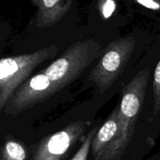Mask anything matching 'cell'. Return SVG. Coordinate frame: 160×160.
Masks as SVG:
<instances>
[{"label":"cell","mask_w":160,"mask_h":160,"mask_svg":"<svg viewBox=\"0 0 160 160\" xmlns=\"http://www.w3.org/2000/svg\"><path fill=\"white\" fill-rule=\"evenodd\" d=\"M38 8L35 25L38 28L51 27L59 22L67 14L72 0H32Z\"/></svg>","instance_id":"ba28073f"},{"label":"cell","mask_w":160,"mask_h":160,"mask_svg":"<svg viewBox=\"0 0 160 160\" xmlns=\"http://www.w3.org/2000/svg\"><path fill=\"white\" fill-rule=\"evenodd\" d=\"M90 123L72 122L64 129L42 139L36 147L33 160H62L66 153L83 137Z\"/></svg>","instance_id":"8992f818"},{"label":"cell","mask_w":160,"mask_h":160,"mask_svg":"<svg viewBox=\"0 0 160 160\" xmlns=\"http://www.w3.org/2000/svg\"><path fill=\"white\" fill-rule=\"evenodd\" d=\"M97 131V128L95 127L86 134V137L84 138L83 144L80 146L79 149L78 150V152L75 153L74 157L71 160H87L89 151L91 149V143H92L93 138Z\"/></svg>","instance_id":"8fae6325"},{"label":"cell","mask_w":160,"mask_h":160,"mask_svg":"<svg viewBox=\"0 0 160 160\" xmlns=\"http://www.w3.org/2000/svg\"><path fill=\"white\" fill-rule=\"evenodd\" d=\"M136 44V39L130 36L112 41L104 48L89 76V81L101 93L111 87L122 73Z\"/></svg>","instance_id":"277c9868"},{"label":"cell","mask_w":160,"mask_h":160,"mask_svg":"<svg viewBox=\"0 0 160 160\" xmlns=\"http://www.w3.org/2000/svg\"><path fill=\"white\" fill-rule=\"evenodd\" d=\"M27 150L24 145L10 139L6 141L2 149V160H27Z\"/></svg>","instance_id":"9c48e42d"},{"label":"cell","mask_w":160,"mask_h":160,"mask_svg":"<svg viewBox=\"0 0 160 160\" xmlns=\"http://www.w3.org/2000/svg\"><path fill=\"white\" fill-rule=\"evenodd\" d=\"M93 160H94V159H93Z\"/></svg>","instance_id":"2e32d148"},{"label":"cell","mask_w":160,"mask_h":160,"mask_svg":"<svg viewBox=\"0 0 160 160\" xmlns=\"http://www.w3.org/2000/svg\"><path fill=\"white\" fill-rule=\"evenodd\" d=\"M152 81V115L155 119H160V56L154 67Z\"/></svg>","instance_id":"30bf717a"},{"label":"cell","mask_w":160,"mask_h":160,"mask_svg":"<svg viewBox=\"0 0 160 160\" xmlns=\"http://www.w3.org/2000/svg\"><path fill=\"white\" fill-rule=\"evenodd\" d=\"M118 112L119 106H116L93 138L90 150L94 160L104 159L115 142L119 132Z\"/></svg>","instance_id":"52a82bcc"},{"label":"cell","mask_w":160,"mask_h":160,"mask_svg":"<svg viewBox=\"0 0 160 160\" xmlns=\"http://www.w3.org/2000/svg\"><path fill=\"white\" fill-rule=\"evenodd\" d=\"M58 48L52 45L28 54L0 59V112L14 92L31 76L33 70L56 55Z\"/></svg>","instance_id":"7a4b0ae2"},{"label":"cell","mask_w":160,"mask_h":160,"mask_svg":"<svg viewBox=\"0 0 160 160\" xmlns=\"http://www.w3.org/2000/svg\"><path fill=\"white\" fill-rule=\"evenodd\" d=\"M0 160H2V159H1V158H0Z\"/></svg>","instance_id":"5bb4252c"},{"label":"cell","mask_w":160,"mask_h":160,"mask_svg":"<svg viewBox=\"0 0 160 160\" xmlns=\"http://www.w3.org/2000/svg\"><path fill=\"white\" fill-rule=\"evenodd\" d=\"M137 4L154 11H160V2L157 0H133Z\"/></svg>","instance_id":"4fadbf2b"},{"label":"cell","mask_w":160,"mask_h":160,"mask_svg":"<svg viewBox=\"0 0 160 160\" xmlns=\"http://www.w3.org/2000/svg\"><path fill=\"white\" fill-rule=\"evenodd\" d=\"M152 70L148 67L136 73L133 79L122 88L119 106L117 138L103 160H120L133 138L136 122L144 109Z\"/></svg>","instance_id":"6da1fadb"},{"label":"cell","mask_w":160,"mask_h":160,"mask_svg":"<svg viewBox=\"0 0 160 160\" xmlns=\"http://www.w3.org/2000/svg\"><path fill=\"white\" fill-rule=\"evenodd\" d=\"M62 160H65V159H62Z\"/></svg>","instance_id":"9a60e30c"},{"label":"cell","mask_w":160,"mask_h":160,"mask_svg":"<svg viewBox=\"0 0 160 160\" xmlns=\"http://www.w3.org/2000/svg\"><path fill=\"white\" fill-rule=\"evenodd\" d=\"M102 51L101 44L96 40L75 42L42 72L61 89L73 82L91 63L99 59Z\"/></svg>","instance_id":"3957f363"},{"label":"cell","mask_w":160,"mask_h":160,"mask_svg":"<svg viewBox=\"0 0 160 160\" xmlns=\"http://www.w3.org/2000/svg\"><path fill=\"white\" fill-rule=\"evenodd\" d=\"M100 7H101L102 13L105 18H108L111 17L116 9L115 0H100Z\"/></svg>","instance_id":"7c38bea8"},{"label":"cell","mask_w":160,"mask_h":160,"mask_svg":"<svg viewBox=\"0 0 160 160\" xmlns=\"http://www.w3.org/2000/svg\"><path fill=\"white\" fill-rule=\"evenodd\" d=\"M61 90L42 72L27 80L14 92L4 109L6 115L17 116L45 101Z\"/></svg>","instance_id":"5b68a950"}]
</instances>
